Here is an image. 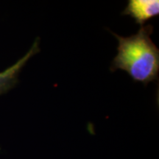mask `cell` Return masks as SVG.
Masks as SVG:
<instances>
[{"label": "cell", "mask_w": 159, "mask_h": 159, "mask_svg": "<svg viewBox=\"0 0 159 159\" xmlns=\"http://www.w3.org/2000/svg\"><path fill=\"white\" fill-rule=\"evenodd\" d=\"M152 25L142 26L136 34L122 37L114 34L119 41L118 54L114 57L111 69H122L136 82L147 85L158 79L159 50L151 39Z\"/></svg>", "instance_id": "1"}, {"label": "cell", "mask_w": 159, "mask_h": 159, "mask_svg": "<svg viewBox=\"0 0 159 159\" xmlns=\"http://www.w3.org/2000/svg\"><path fill=\"white\" fill-rule=\"evenodd\" d=\"M39 39H36L31 48L25 56L19 60L15 64L5 69L2 72H0V94L6 93L15 86L18 82V77L21 69L27 61L33 55L39 52Z\"/></svg>", "instance_id": "2"}, {"label": "cell", "mask_w": 159, "mask_h": 159, "mask_svg": "<svg viewBox=\"0 0 159 159\" xmlns=\"http://www.w3.org/2000/svg\"><path fill=\"white\" fill-rule=\"evenodd\" d=\"M122 14L130 16L137 24L143 25L159 14L158 0H130Z\"/></svg>", "instance_id": "3"}]
</instances>
